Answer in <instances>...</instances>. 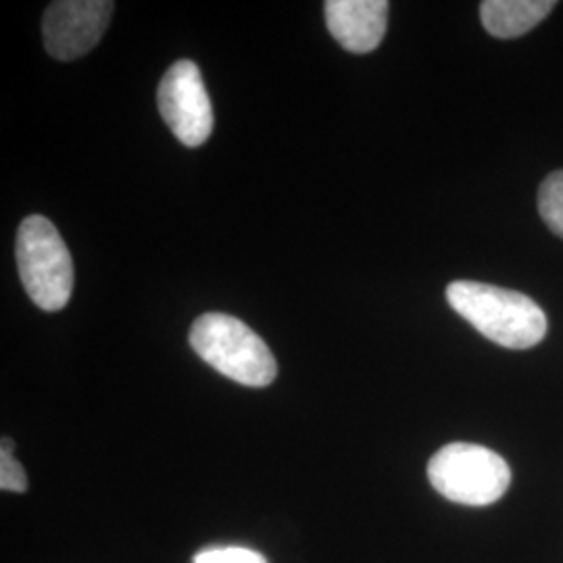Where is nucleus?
I'll list each match as a JSON object with an SVG mask.
<instances>
[{
    "mask_svg": "<svg viewBox=\"0 0 563 563\" xmlns=\"http://www.w3.org/2000/svg\"><path fill=\"white\" fill-rule=\"evenodd\" d=\"M446 301L483 336L505 349H530L547 336L543 309L518 290L457 280L446 286Z\"/></svg>",
    "mask_w": 563,
    "mask_h": 563,
    "instance_id": "obj_1",
    "label": "nucleus"
},
{
    "mask_svg": "<svg viewBox=\"0 0 563 563\" xmlns=\"http://www.w3.org/2000/svg\"><path fill=\"white\" fill-rule=\"evenodd\" d=\"M190 346L202 362L234 383L262 388L278 376V363L269 346L232 316H201L190 328Z\"/></svg>",
    "mask_w": 563,
    "mask_h": 563,
    "instance_id": "obj_2",
    "label": "nucleus"
},
{
    "mask_svg": "<svg viewBox=\"0 0 563 563\" xmlns=\"http://www.w3.org/2000/svg\"><path fill=\"white\" fill-rule=\"evenodd\" d=\"M15 257L21 284L44 311H59L74 292V262L59 230L42 216L25 218L18 232Z\"/></svg>",
    "mask_w": 563,
    "mask_h": 563,
    "instance_id": "obj_3",
    "label": "nucleus"
},
{
    "mask_svg": "<svg viewBox=\"0 0 563 563\" xmlns=\"http://www.w3.org/2000/svg\"><path fill=\"white\" fill-rule=\"evenodd\" d=\"M430 484L453 504L484 507L499 501L511 484L504 457L483 444L451 443L428 462Z\"/></svg>",
    "mask_w": 563,
    "mask_h": 563,
    "instance_id": "obj_4",
    "label": "nucleus"
},
{
    "mask_svg": "<svg viewBox=\"0 0 563 563\" xmlns=\"http://www.w3.org/2000/svg\"><path fill=\"white\" fill-rule=\"evenodd\" d=\"M157 104L172 134L184 146H201L213 132V107L202 81L201 69L192 60H176L163 76Z\"/></svg>",
    "mask_w": 563,
    "mask_h": 563,
    "instance_id": "obj_5",
    "label": "nucleus"
},
{
    "mask_svg": "<svg viewBox=\"0 0 563 563\" xmlns=\"http://www.w3.org/2000/svg\"><path fill=\"white\" fill-rule=\"evenodd\" d=\"M113 9L115 4L111 0L51 2L42 20V36L48 55L59 60L88 55L107 32Z\"/></svg>",
    "mask_w": 563,
    "mask_h": 563,
    "instance_id": "obj_6",
    "label": "nucleus"
},
{
    "mask_svg": "<svg viewBox=\"0 0 563 563\" xmlns=\"http://www.w3.org/2000/svg\"><path fill=\"white\" fill-rule=\"evenodd\" d=\"M386 0H328L323 15L334 41L349 53L365 55L380 46L388 25Z\"/></svg>",
    "mask_w": 563,
    "mask_h": 563,
    "instance_id": "obj_7",
    "label": "nucleus"
},
{
    "mask_svg": "<svg viewBox=\"0 0 563 563\" xmlns=\"http://www.w3.org/2000/svg\"><path fill=\"white\" fill-rule=\"evenodd\" d=\"M553 9V0H484L481 20L490 36L509 41L534 30Z\"/></svg>",
    "mask_w": 563,
    "mask_h": 563,
    "instance_id": "obj_8",
    "label": "nucleus"
},
{
    "mask_svg": "<svg viewBox=\"0 0 563 563\" xmlns=\"http://www.w3.org/2000/svg\"><path fill=\"white\" fill-rule=\"evenodd\" d=\"M539 213L544 225L563 239V169L544 178L539 188Z\"/></svg>",
    "mask_w": 563,
    "mask_h": 563,
    "instance_id": "obj_9",
    "label": "nucleus"
},
{
    "mask_svg": "<svg viewBox=\"0 0 563 563\" xmlns=\"http://www.w3.org/2000/svg\"><path fill=\"white\" fill-rule=\"evenodd\" d=\"M0 488L7 493H25L27 490V476L21 463L13 455V443L2 439L0 446Z\"/></svg>",
    "mask_w": 563,
    "mask_h": 563,
    "instance_id": "obj_10",
    "label": "nucleus"
},
{
    "mask_svg": "<svg viewBox=\"0 0 563 563\" xmlns=\"http://www.w3.org/2000/svg\"><path fill=\"white\" fill-rule=\"evenodd\" d=\"M192 563H267L262 553L244 547H218L201 551Z\"/></svg>",
    "mask_w": 563,
    "mask_h": 563,
    "instance_id": "obj_11",
    "label": "nucleus"
}]
</instances>
